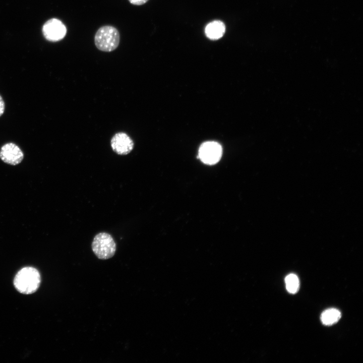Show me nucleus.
<instances>
[{"label": "nucleus", "mask_w": 363, "mask_h": 363, "mask_svg": "<svg viewBox=\"0 0 363 363\" xmlns=\"http://www.w3.org/2000/svg\"><path fill=\"white\" fill-rule=\"evenodd\" d=\"M41 283L39 271L34 267L27 266L21 269L15 275L13 284L21 293L30 294L35 292Z\"/></svg>", "instance_id": "1"}, {"label": "nucleus", "mask_w": 363, "mask_h": 363, "mask_svg": "<svg viewBox=\"0 0 363 363\" xmlns=\"http://www.w3.org/2000/svg\"><path fill=\"white\" fill-rule=\"evenodd\" d=\"M285 282L287 290L290 293H295L297 292L299 287V282L298 277L294 274L288 275L285 279Z\"/></svg>", "instance_id": "10"}, {"label": "nucleus", "mask_w": 363, "mask_h": 363, "mask_svg": "<svg viewBox=\"0 0 363 363\" xmlns=\"http://www.w3.org/2000/svg\"><path fill=\"white\" fill-rule=\"evenodd\" d=\"M341 318L340 311L336 309H329L324 311L321 316L322 323L325 325H331L337 322Z\"/></svg>", "instance_id": "9"}, {"label": "nucleus", "mask_w": 363, "mask_h": 363, "mask_svg": "<svg viewBox=\"0 0 363 363\" xmlns=\"http://www.w3.org/2000/svg\"><path fill=\"white\" fill-rule=\"evenodd\" d=\"M116 249V244L112 236L106 232L96 234L92 243V249L97 257L106 260L113 257Z\"/></svg>", "instance_id": "3"}, {"label": "nucleus", "mask_w": 363, "mask_h": 363, "mask_svg": "<svg viewBox=\"0 0 363 363\" xmlns=\"http://www.w3.org/2000/svg\"><path fill=\"white\" fill-rule=\"evenodd\" d=\"M120 35L117 29L110 25L101 27L94 37L95 44L100 50L110 52L115 49L119 43Z\"/></svg>", "instance_id": "2"}, {"label": "nucleus", "mask_w": 363, "mask_h": 363, "mask_svg": "<svg viewBox=\"0 0 363 363\" xmlns=\"http://www.w3.org/2000/svg\"><path fill=\"white\" fill-rule=\"evenodd\" d=\"M112 150L117 154L127 155L130 153L134 148V142L126 133L120 132L115 134L111 140Z\"/></svg>", "instance_id": "7"}, {"label": "nucleus", "mask_w": 363, "mask_h": 363, "mask_svg": "<svg viewBox=\"0 0 363 363\" xmlns=\"http://www.w3.org/2000/svg\"><path fill=\"white\" fill-rule=\"evenodd\" d=\"M44 37L50 41H58L63 39L66 35L67 28L65 24L56 18L46 21L42 27Z\"/></svg>", "instance_id": "5"}, {"label": "nucleus", "mask_w": 363, "mask_h": 363, "mask_svg": "<svg viewBox=\"0 0 363 363\" xmlns=\"http://www.w3.org/2000/svg\"><path fill=\"white\" fill-rule=\"evenodd\" d=\"M148 0H129V1L134 5H142L145 4Z\"/></svg>", "instance_id": "12"}, {"label": "nucleus", "mask_w": 363, "mask_h": 363, "mask_svg": "<svg viewBox=\"0 0 363 363\" xmlns=\"http://www.w3.org/2000/svg\"><path fill=\"white\" fill-rule=\"evenodd\" d=\"M0 158L5 163L12 165L20 163L24 158V153L16 144L9 142L1 148Z\"/></svg>", "instance_id": "6"}, {"label": "nucleus", "mask_w": 363, "mask_h": 363, "mask_svg": "<svg viewBox=\"0 0 363 363\" xmlns=\"http://www.w3.org/2000/svg\"><path fill=\"white\" fill-rule=\"evenodd\" d=\"M5 108V102L2 96L0 95V117L4 114Z\"/></svg>", "instance_id": "11"}, {"label": "nucleus", "mask_w": 363, "mask_h": 363, "mask_svg": "<svg viewBox=\"0 0 363 363\" xmlns=\"http://www.w3.org/2000/svg\"><path fill=\"white\" fill-rule=\"evenodd\" d=\"M222 155L220 145L213 141L204 143L199 150V157L207 164H214L219 161Z\"/></svg>", "instance_id": "4"}, {"label": "nucleus", "mask_w": 363, "mask_h": 363, "mask_svg": "<svg viewBox=\"0 0 363 363\" xmlns=\"http://www.w3.org/2000/svg\"><path fill=\"white\" fill-rule=\"evenodd\" d=\"M225 31V25L220 21L210 22L206 26L205 30L207 37L212 40H217L221 38Z\"/></svg>", "instance_id": "8"}]
</instances>
